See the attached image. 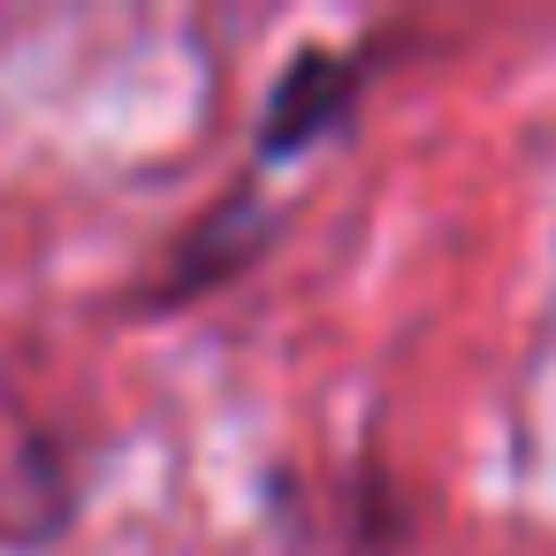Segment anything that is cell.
Returning <instances> with one entry per match:
<instances>
[{"label":"cell","mask_w":556,"mask_h":556,"mask_svg":"<svg viewBox=\"0 0 556 556\" xmlns=\"http://www.w3.org/2000/svg\"><path fill=\"white\" fill-rule=\"evenodd\" d=\"M343 100H351L343 62H336V54H305V62L282 77L275 108H267V153H290V146H305L313 130H328Z\"/></svg>","instance_id":"obj_1"}]
</instances>
